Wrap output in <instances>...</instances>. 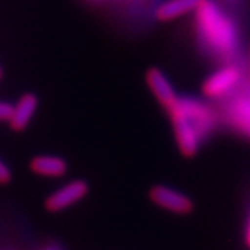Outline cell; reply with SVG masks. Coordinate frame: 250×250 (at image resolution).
Here are the masks:
<instances>
[{"mask_svg": "<svg viewBox=\"0 0 250 250\" xmlns=\"http://www.w3.org/2000/svg\"><path fill=\"white\" fill-rule=\"evenodd\" d=\"M12 180L11 169L6 166V163L0 158V184H8Z\"/></svg>", "mask_w": 250, "mask_h": 250, "instance_id": "cell-12", "label": "cell"}, {"mask_svg": "<svg viewBox=\"0 0 250 250\" xmlns=\"http://www.w3.org/2000/svg\"><path fill=\"white\" fill-rule=\"evenodd\" d=\"M149 198L155 205L176 214H188L193 209V202L188 196L165 186L154 187L149 193Z\"/></svg>", "mask_w": 250, "mask_h": 250, "instance_id": "cell-6", "label": "cell"}, {"mask_svg": "<svg viewBox=\"0 0 250 250\" xmlns=\"http://www.w3.org/2000/svg\"><path fill=\"white\" fill-rule=\"evenodd\" d=\"M38 107V98L33 94H24L14 105V112L9 119V125L14 131H23L30 124Z\"/></svg>", "mask_w": 250, "mask_h": 250, "instance_id": "cell-8", "label": "cell"}, {"mask_svg": "<svg viewBox=\"0 0 250 250\" xmlns=\"http://www.w3.org/2000/svg\"><path fill=\"white\" fill-rule=\"evenodd\" d=\"M30 169L41 176L58 178L66 173L68 166L63 158L55 155H38L30 162Z\"/></svg>", "mask_w": 250, "mask_h": 250, "instance_id": "cell-10", "label": "cell"}, {"mask_svg": "<svg viewBox=\"0 0 250 250\" xmlns=\"http://www.w3.org/2000/svg\"><path fill=\"white\" fill-rule=\"evenodd\" d=\"M87 190H89L87 184L82 180L66 183L65 186H62L61 188H58L55 193H51L48 196L45 201V208L51 212L66 209L71 205L80 202L87 194Z\"/></svg>", "mask_w": 250, "mask_h": 250, "instance_id": "cell-5", "label": "cell"}, {"mask_svg": "<svg viewBox=\"0 0 250 250\" xmlns=\"http://www.w3.org/2000/svg\"><path fill=\"white\" fill-rule=\"evenodd\" d=\"M204 2L205 0H166L157 8L155 17L160 21H172L190 12H196Z\"/></svg>", "mask_w": 250, "mask_h": 250, "instance_id": "cell-9", "label": "cell"}, {"mask_svg": "<svg viewBox=\"0 0 250 250\" xmlns=\"http://www.w3.org/2000/svg\"><path fill=\"white\" fill-rule=\"evenodd\" d=\"M14 112V105L6 103V101H0V121H6L9 122L11 116Z\"/></svg>", "mask_w": 250, "mask_h": 250, "instance_id": "cell-11", "label": "cell"}, {"mask_svg": "<svg viewBox=\"0 0 250 250\" xmlns=\"http://www.w3.org/2000/svg\"><path fill=\"white\" fill-rule=\"evenodd\" d=\"M241 68L235 63H228L207 77V80L202 84V92L205 97L211 100L225 98L234 94V91L241 83Z\"/></svg>", "mask_w": 250, "mask_h": 250, "instance_id": "cell-3", "label": "cell"}, {"mask_svg": "<svg viewBox=\"0 0 250 250\" xmlns=\"http://www.w3.org/2000/svg\"><path fill=\"white\" fill-rule=\"evenodd\" d=\"M146 83L151 89V92L154 94V97L158 100V103L163 107H166V109H169V107L178 100V95L175 92L172 83L160 69L157 68L148 69Z\"/></svg>", "mask_w": 250, "mask_h": 250, "instance_id": "cell-7", "label": "cell"}, {"mask_svg": "<svg viewBox=\"0 0 250 250\" xmlns=\"http://www.w3.org/2000/svg\"><path fill=\"white\" fill-rule=\"evenodd\" d=\"M178 148L184 157H193L198 152L202 142L216 127V113L207 104L180 98L167 109Z\"/></svg>", "mask_w": 250, "mask_h": 250, "instance_id": "cell-1", "label": "cell"}, {"mask_svg": "<svg viewBox=\"0 0 250 250\" xmlns=\"http://www.w3.org/2000/svg\"><path fill=\"white\" fill-rule=\"evenodd\" d=\"M228 124L241 136L250 140V92H240L225 105Z\"/></svg>", "mask_w": 250, "mask_h": 250, "instance_id": "cell-4", "label": "cell"}, {"mask_svg": "<svg viewBox=\"0 0 250 250\" xmlns=\"http://www.w3.org/2000/svg\"><path fill=\"white\" fill-rule=\"evenodd\" d=\"M249 59H250V53H249Z\"/></svg>", "mask_w": 250, "mask_h": 250, "instance_id": "cell-16", "label": "cell"}, {"mask_svg": "<svg viewBox=\"0 0 250 250\" xmlns=\"http://www.w3.org/2000/svg\"><path fill=\"white\" fill-rule=\"evenodd\" d=\"M2 74H3V73H2V68H0V77H2Z\"/></svg>", "mask_w": 250, "mask_h": 250, "instance_id": "cell-15", "label": "cell"}, {"mask_svg": "<svg viewBox=\"0 0 250 250\" xmlns=\"http://www.w3.org/2000/svg\"><path fill=\"white\" fill-rule=\"evenodd\" d=\"M45 250H58V249H56V247H47Z\"/></svg>", "mask_w": 250, "mask_h": 250, "instance_id": "cell-14", "label": "cell"}, {"mask_svg": "<svg viewBox=\"0 0 250 250\" xmlns=\"http://www.w3.org/2000/svg\"><path fill=\"white\" fill-rule=\"evenodd\" d=\"M196 29L212 55L226 59L237 51L240 44L238 27L214 0H205L196 9Z\"/></svg>", "mask_w": 250, "mask_h": 250, "instance_id": "cell-2", "label": "cell"}, {"mask_svg": "<svg viewBox=\"0 0 250 250\" xmlns=\"http://www.w3.org/2000/svg\"><path fill=\"white\" fill-rule=\"evenodd\" d=\"M244 240H246V244L247 247L250 249V217L247 220V225H246V230H244Z\"/></svg>", "mask_w": 250, "mask_h": 250, "instance_id": "cell-13", "label": "cell"}]
</instances>
